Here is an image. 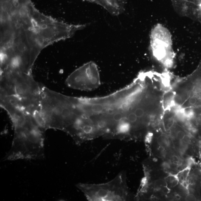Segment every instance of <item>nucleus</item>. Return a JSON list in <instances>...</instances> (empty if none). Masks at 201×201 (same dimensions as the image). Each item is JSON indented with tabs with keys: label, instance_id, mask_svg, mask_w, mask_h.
<instances>
[{
	"label": "nucleus",
	"instance_id": "5",
	"mask_svg": "<svg viewBox=\"0 0 201 201\" xmlns=\"http://www.w3.org/2000/svg\"><path fill=\"white\" fill-rule=\"evenodd\" d=\"M65 83L70 88L81 91L96 89L101 84L97 65L93 62L85 64L72 73L67 78Z\"/></svg>",
	"mask_w": 201,
	"mask_h": 201
},
{
	"label": "nucleus",
	"instance_id": "18",
	"mask_svg": "<svg viewBox=\"0 0 201 201\" xmlns=\"http://www.w3.org/2000/svg\"><path fill=\"white\" fill-rule=\"evenodd\" d=\"M163 167H164L165 169H169L170 167L168 163H164V164H163Z\"/></svg>",
	"mask_w": 201,
	"mask_h": 201
},
{
	"label": "nucleus",
	"instance_id": "13",
	"mask_svg": "<svg viewBox=\"0 0 201 201\" xmlns=\"http://www.w3.org/2000/svg\"><path fill=\"white\" fill-rule=\"evenodd\" d=\"M185 135V134L184 132L182 131H179L176 134V136H177V138L180 140H182Z\"/></svg>",
	"mask_w": 201,
	"mask_h": 201
},
{
	"label": "nucleus",
	"instance_id": "7",
	"mask_svg": "<svg viewBox=\"0 0 201 201\" xmlns=\"http://www.w3.org/2000/svg\"><path fill=\"white\" fill-rule=\"evenodd\" d=\"M190 168L188 167L185 168V169L182 170L176 175L179 182L181 184L183 183L184 182L186 181L190 172Z\"/></svg>",
	"mask_w": 201,
	"mask_h": 201
},
{
	"label": "nucleus",
	"instance_id": "15",
	"mask_svg": "<svg viewBox=\"0 0 201 201\" xmlns=\"http://www.w3.org/2000/svg\"><path fill=\"white\" fill-rule=\"evenodd\" d=\"M197 102V99L194 96L190 97L189 100V103L191 105H194Z\"/></svg>",
	"mask_w": 201,
	"mask_h": 201
},
{
	"label": "nucleus",
	"instance_id": "20",
	"mask_svg": "<svg viewBox=\"0 0 201 201\" xmlns=\"http://www.w3.org/2000/svg\"><path fill=\"white\" fill-rule=\"evenodd\" d=\"M200 186L201 187V183H200Z\"/></svg>",
	"mask_w": 201,
	"mask_h": 201
},
{
	"label": "nucleus",
	"instance_id": "12",
	"mask_svg": "<svg viewBox=\"0 0 201 201\" xmlns=\"http://www.w3.org/2000/svg\"><path fill=\"white\" fill-rule=\"evenodd\" d=\"M171 161L174 164H178L180 163V160L178 157L176 156H173L171 159Z\"/></svg>",
	"mask_w": 201,
	"mask_h": 201
},
{
	"label": "nucleus",
	"instance_id": "10",
	"mask_svg": "<svg viewBox=\"0 0 201 201\" xmlns=\"http://www.w3.org/2000/svg\"><path fill=\"white\" fill-rule=\"evenodd\" d=\"M134 113L139 118H142L145 114V110L142 107H138L135 108Z\"/></svg>",
	"mask_w": 201,
	"mask_h": 201
},
{
	"label": "nucleus",
	"instance_id": "8",
	"mask_svg": "<svg viewBox=\"0 0 201 201\" xmlns=\"http://www.w3.org/2000/svg\"><path fill=\"white\" fill-rule=\"evenodd\" d=\"M166 179V184L169 185L171 188L174 187L178 184V180L175 175H169Z\"/></svg>",
	"mask_w": 201,
	"mask_h": 201
},
{
	"label": "nucleus",
	"instance_id": "17",
	"mask_svg": "<svg viewBox=\"0 0 201 201\" xmlns=\"http://www.w3.org/2000/svg\"><path fill=\"white\" fill-rule=\"evenodd\" d=\"M196 122L198 125L201 126V116H199L197 117Z\"/></svg>",
	"mask_w": 201,
	"mask_h": 201
},
{
	"label": "nucleus",
	"instance_id": "14",
	"mask_svg": "<svg viewBox=\"0 0 201 201\" xmlns=\"http://www.w3.org/2000/svg\"><path fill=\"white\" fill-rule=\"evenodd\" d=\"M196 197L194 195L192 194H188L185 197V200L188 201H196Z\"/></svg>",
	"mask_w": 201,
	"mask_h": 201
},
{
	"label": "nucleus",
	"instance_id": "4",
	"mask_svg": "<svg viewBox=\"0 0 201 201\" xmlns=\"http://www.w3.org/2000/svg\"><path fill=\"white\" fill-rule=\"evenodd\" d=\"M90 201H126L128 195L125 173L121 172L114 178L105 183H79L77 185Z\"/></svg>",
	"mask_w": 201,
	"mask_h": 201
},
{
	"label": "nucleus",
	"instance_id": "16",
	"mask_svg": "<svg viewBox=\"0 0 201 201\" xmlns=\"http://www.w3.org/2000/svg\"><path fill=\"white\" fill-rule=\"evenodd\" d=\"M183 142L185 143H187L190 141V137L188 135H185L182 139Z\"/></svg>",
	"mask_w": 201,
	"mask_h": 201
},
{
	"label": "nucleus",
	"instance_id": "19",
	"mask_svg": "<svg viewBox=\"0 0 201 201\" xmlns=\"http://www.w3.org/2000/svg\"><path fill=\"white\" fill-rule=\"evenodd\" d=\"M176 199L177 200H180L181 199V196L180 195L178 194H176L175 196Z\"/></svg>",
	"mask_w": 201,
	"mask_h": 201
},
{
	"label": "nucleus",
	"instance_id": "6",
	"mask_svg": "<svg viewBox=\"0 0 201 201\" xmlns=\"http://www.w3.org/2000/svg\"><path fill=\"white\" fill-rule=\"evenodd\" d=\"M95 3L103 8L114 16L120 15L124 12L126 0H86Z\"/></svg>",
	"mask_w": 201,
	"mask_h": 201
},
{
	"label": "nucleus",
	"instance_id": "3",
	"mask_svg": "<svg viewBox=\"0 0 201 201\" xmlns=\"http://www.w3.org/2000/svg\"><path fill=\"white\" fill-rule=\"evenodd\" d=\"M1 91L6 96H17L25 110L35 114L39 111L43 86L34 79L32 74H1Z\"/></svg>",
	"mask_w": 201,
	"mask_h": 201
},
{
	"label": "nucleus",
	"instance_id": "9",
	"mask_svg": "<svg viewBox=\"0 0 201 201\" xmlns=\"http://www.w3.org/2000/svg\"><path fill=\"white\" fill-rule=\"evenodd\" d=\"M158 143L160 146L163 148H167L170 145V142L167 137L161 136L158 139Z\"/></svg>",
	"mask_w": 201,
	"mask_h": 201
},
{
	"label": "nucleus",
	"instance_id": "1",
	"mask_svg": "<svg viewBox=\"0 0 201 201\" xmlns=\"http://www.w3.org/2000/svg\"><path fill=\"white\" fill-rule=\"evenodd\" d=\"M49 17L32 3H12L1 8V49L38 56L51 44Z\"/></svg>",
	"mask_w": 201,
	"mask_h": 201
},
{
	"label": "nucleus",
	"instance_id": "11",
	"mask_svg": "<svg viewBox=\"0 0 201 201\" xmlns=\"http://www.w3.org/2000/svg\"><path fill=\"white\" fill-rule=\"evenodd\" d=\"M166 185H167L166 181H164L161 180L157 181L155 183V187L158 189H160V188H161V187H165Z\"/></svg>",
	"mask_w": 201,
	"mask_h": 201
},
{
	"label": "nucleus",
	"instance_id": "2",
	"mask_svg": "<svg viewBox=\"0 0 201 201\" xmlns=\"http://www.w3.org/2000/svg\"><path fill=\"white\" fill-rule=\"evenodd\" d=\"M4 109L11 120L14 136L6 160L35 159L44 155V129L35 114L29 113L19 104L7 102Z\"/></svg>",
	"mask_w": 201,
	"mask_h": 201
}]
</instances>
